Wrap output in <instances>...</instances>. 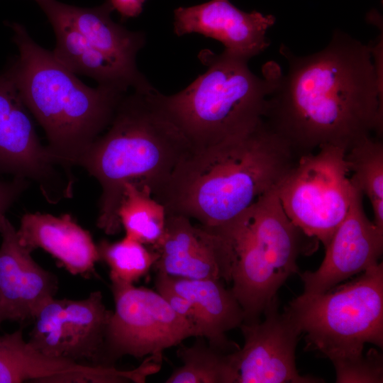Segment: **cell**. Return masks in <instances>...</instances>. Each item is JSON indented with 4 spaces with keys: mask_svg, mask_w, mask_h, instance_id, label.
Here are the masks:
<instances>
[{
    "mask_svg": "<svg viewBox=\"0 0 383 383\" xmlns=\"http://www.w3.org/2000/svg\"><path fill=\"white\" fill-rule=\"evenodd\" d=\"M34 1H35L36 3H37L38 4H39L40 2H42V1H44V0H34Z\"/></svg>",
    "mask_w": 383,
    "mask_h": 383,
    "instance_id": "31",
    "label": "cell"
},
{
    "mask_svg": "<svg viewBox=\"0 0 383 383\" xmlns=\"http://www.w3.org/2000/svg\"><path fill=\"white\" fill-rule=\"evenodd\" d=\"M0 306L6 320L32 321L39 309L55 297L56 276L40 266L23 245L6 216L0 218Z\"/></svg>",
    "mask_w": 383,
    "mask_h": 383,
    "instance_id": "16",
    "label": "cell"
},
{
    "mask_svg": "<svg viewBox=\"0 0 383 383\" xmlns=\"http://www.w3.org/2000/svg\"><path fill=\"white\" fill-rule=\"evenodd\" d=\"M307 347L328 357L335 370L361 358L364 345L383 346V265L353 281L313 296L301 294L285 307Z\"/></svg>",
    "mask_w": 383,
    "mask_h": 383,
    "instance_id": "7",
    "label": "cell"
},
{
    "mask_svg": "<svg viewBox=\"0 0 383 383\" xmlns=\"http://www.w3.org/2000/svg\"><path fill=\"white\" fill-rule=\"evenodd\" d=\"M155 286L156 291L164 298L177 315L192 321L196 326V311L192 303L188 299L178 294L156 278Z\"/></svg>",
    "mask_w": 383,
    "mask_h": 383,
    "instance_id": "27",
    "label": "cell"
},
{
    "mask_svg": "<svg viewBox=\"0 0 383 383\" xmlns=\"http://www.w3.org/2000/svg\"><path fill=\"white\" fill-rule=\"evenodd\" d=\"M191 346L179 345L177 356L182 361L166 383H238L234 352L226 353L206 343L203 337Z\"/></svg>",
    "mask_w": 383,
    "mask_h": 383,
    "instance_id": "22",
    "label": "cell"
},
{
    "mask_svg": "<svg viewBox=\"0 0 383 383\" xmlns=\"http://www.w3.org/2000/svg\"><path fill=\"white\" fill-rule=\"evenodd\" d=\"M192 150L162 106L157 90L126 93L106 131L79 163L101 187L97 226L107 235L119 233L124 184L148 186L153 195Z\"/></svg>",
    "mask_w": 383,
    "mask_h": 383,
    "instance_id": "3",
    "label": "cell"
},
{
    "mask_svg": "<svg viewBox=\"0 0 383 383\" xmlns=\"http://www.w3.org/2000/svg\"><path fill=\"white\" fill-rule=\"evenodd\" d=\"M18 55L4 72L30 113L43 128L53 160L72 175L71 168L109 126L127 92L98 85L89 87L52 51L38 45L22 25H9Z\"/></svg>",
    "mask_w": 383,
    "mask_h": 383,
    "instance_id": "4",
    "label": "cell"
},
{
    "mask_svg": "<svg viewBox=\"0 0 383 383\" xmlns=\"http://www.w3.org/2000/svg\"><path fill=\"white\" fill-rule=\"evenodd\" d=\"M146 0H109L113 10H116L123 18L138 16L143 11Z\"/></svg>",
    "mask_w": 383,
    "mask_h": 383,
    "instance_id": "29",
    "label": "cell"
},
{
    "mask_svg": "<svg viewBox=\"0 0 383 383\" xmlns=\"http://www.w3.org/2000/svg\"><path fill=\"white\" fill-rule=\"evenodd\" d=\"M207 67L187 88L173 95L159 92L160 101L193 149L206 148L245 133L261 122L267 99L282 71L270 62L263 77L254 74L248 60L225 50L205 49L199 55Z\"/></svg>",
    "mask_w": 383,
    "mask_h": 383,
    "instance_id": "5",
    "label": "cell"
},
{
    "mask_svg": "<svg viewBox=\"0 0 383 383\" xmlns=\"http://www.w3.org/2000/svg\"><path fill=\"white\" fill-rule=\"evenodd\" d=\"M115 309L110 318L101 365L115 367L121 357L162 355L190 337H200L194 323L177 315L156 291L111 282Z\"/></svg>",
    "mask_w": 383,
    "mask_h": 383,
    "instance_id": "9",
    "label": "cell"
},
{
    "mask_svg": "<svg viewBox=\"0 0 383 383\" xmlns=\"http://www.w3.org/2000/svg\"><path fill=\"white\" fill-rule=\"evenodd\" d=\"M0 173L33 181L51 204L72 194L73 176L41 145L30 113L5 72L0 74Z\"/></svg>",
    "mask_w": 383,
    "mask_h": 383,
    "instance_id": "10",
    "label": "cell"
},
{
    "mask_svg": "<svg viewBox=\"0 0 383 383\" xmlns=\"http://www.w3.org/2000/svg\"><path fill=\"white\" fill-rule=\"evenodd\" d=\"M6 316H5L4 312H3V311H2V309H1V306H0V324H1L3 321H6Z\"/></svg>",
    "mask_w": 383,
    "mask_h": 383,
    "instance_id": "30",
    "label": "cell"
},
{
    "mask_svg": "<svg viewBox=\"0 0 383 383\" xmlns=\"http://www.w3.org/2000/svg\"><path fill=\"white\" fill-rule=\"evenodd\" d=\"M55 5L96 49L128 70L140 72L136 56L145 43V34L115 23L111 18L113 9L109 0L94 8L78 7L57 0Z\"/></svg>",
    "mask_w": 383,
    "mask_h": 383,
    "instance_id": "20",
    "label": "cell"
},
{
    "mask_svg": "<svg viewBox=\"0 0 383 383\" xmlns=\"http://www.w3.org/2000/svg\"><path fill=\"white\" fill-rule=\"evenodd\" d=\"M51 24L56 45V59L74 74L94 79L99 85L127 92L128 89L147 91L153 87L141 73L132 72L93 46L57 9L55 0L39 4Z\"/></svg>",
    "mask_w": 383,
    "mask_h": 383,
    "instance_id": "17",
    "label": "cell"
},
{
    "mask_svg": "<svg viewBox=\"0 0 383 383\" xmlns=\"http://www.w3.org/2000/svg\"><path fill=\"white\" fill-rule=\"evenodd\" d=\"M234 255L231 289L245 323L259 320L286 280L299 272V256L311 250L304 234L285 213L276 188L217 233Z\"/></svg>",
    "mask_w": 383,
    "mask_h": 383,
    "instance_id": "6",
    "label": "cell"
},
{
    "mask_svg": "<svg viewBox=\"0 0 383 383\" xmlns=\"http://www.w3.org/2000/svg\"><path fill=\"white\" fill-rule=\"evenodd\" d=\"M383 358L372 348L365 355L335 371L338 383H379L383 381Z\"/></svg>",
    "mask_w": 383,
    "mask_h": 383,
    "instance_id": "26",
    "label": "cell"
},
{
    "mask_svg": "<svg viewBox=\"0 0 383 383\" xmlns=\"http://www.w3.org/2000/svg\"><path fill=\"white\" fill-rule=\"evenodd\" d=\"M165 232L152 248L158 254L154 265L157 273L194 279L231 282L234 255L222 237L191 219L167 214Z\"/></svg>",
    "mask_w": 383,
    "mask_h": 383,
    "instance_id": "14",
    "label": "cell"
},
{
    "mask_svg": "<svg viewBox=\"0 0 383 383\" xmlns=\"http://www.w3.org/2000/svg\"><path fill=\"white\" fill-rule=\"evenodd\" d=\"M280 52L289 70L267 99L263 120L296 157L333 145L346 152L382 133V77L374 48L335 31L322 50Z\"/></svg>",
    "mask_w": 383,
    "mask_h": 383,
    "instance_id": "1",
    "label": "cell"
},
{
    "mask_svg": "<svg viewBox=\"0 0 383 383\" xmlns=\"http://www.w3.org/2000/svg\"><path fill=\"white\" fill-rule=\"evenodd\" d=\"M362 196L356 189L345 218L325 248L320 267L300 274L304 287L302 294L324 293L379 263L383 251V229L366 216Z\"/></svg>",
    "mask_w": 383,
    "mask_h": 383,
    "instance_id": "13",
    "label": "cell"
},
{
    "mask_svg": "<svg viewBox=\"0 0 383 383\" xmlns=\"http://www.w3.org/2000/svg\"><path fill=\"white\" fill-rule=\"evenodd\" d=\"M79 366L49 357L23 338L22 329L0 335V383H72Z\"/></svg>",
    "mask_w": 383,
    "mask_h": 383,
    "instance_id": "21",
    "label": "cell"
},
{
    "mask_svg": "<svg viewBox=\"0 0 383 383\" xmlns=\"http://www.w3.org/2000/svg\"><path fill=\"white\" fill-rule=\"evenodd\" d=\"M111 314L100 291L80 300L53 297L34 316L28 341L51 357L101 365Z\"/></svg>",
    "mask_w": 383,
    "mask_h": 383,
    "instance_id": "11",
    "label": "cell"
},
{
    "mask_svg": "<svg viewBox=\"0 0 383 383\" xmlns=\"http://www.w3.org/2000/svg\"><path fill=\"white\" fill-rule=\"evenodd\" d=\"M99 260L109 268L111 282L134 284L154 267L157 252L128 235L109 242L102 240L96 245Z\"/></svg>",
    "mask_w": 383,
    "mask_h": 383,
    "instance_id": "25",
    "label": "cell"
},
{
    "mask_svg": "<svg viewBox=\"0 0 383 383\" xmlns=\"http://www.w3.org/2000/svg\"><path fill=\"white\" fill-rule=\"evenodd\" d=\"M17 234L23 245L32 251L44 250L73 275L89 277L96 273L99 261L97 245L90 233L70 214L25 213Z\"/></svg>",
    "mask_w": 383,
    "mask_h": 383,
    "instance_id": "18",
    "label": "cell"
},
{
    "mask_svg": "<svg viewBox=\"0 0 383 383\" xmlns=\"http://www.w3.org/2000/svg\"><path fill=\"white\" fill-rule=\"evenodd\" d=\"M155 278L192 303L199 336L209 344L226 353L240 348L228 339L226 333L240 326L244 313L232 291L226 289L221 280L187 279L161 273H157Z\"/></svg>",
    "mask_w": 383,
    "mask_h": 383,
    "instance_id": "19",
    "label": "cell"
},
{
    "mask_svg": "<svg viewBox=\"0 0 383 383\" xmlns=\"http://www.w3.org/2000/svg\"><path fill=\"white\" fill-rule=\"evenodd\" d=\"M118 216L126 235L153 248L163 235L167 215L150 187L128 182L123 186Z\"/></svg>",
    "mask_w": 383,
    "mask_h": 383,
    "instance_id": "23",
    "label": "cell"
},
{
    "mask_svg": "<svg viewBox=\"0 0 383 383\" xmlns=\"http://www.w3.org/2000/svg\"><path fill=\"white\" fill-rule=\"evenodd\" d=\"M265 319L243 322L239 327L243 348L234 352L238 383H314L322 379L301 376L295 350L301 334L290 313L279 311L276 297L263 312Z\"/></svg>",
    "mask_w": 383,
    "mask_h": 383,
    "instance_id": "12",
    "label": "cell"
},
{
    "mask_svg": "<svg viewBox=\"0 0 383 383\" xmlns=\"http://www.w3.org/2000/svg\"><path fill=\"white\" fill-rule=\"evenodd\" d=\"M274 22L272 15L245 12L229 0H211L174 11L177 35L200 33L220 41L226 52L248 61L267 48L266 33Z\"/></svg>",
    "mask_w": 383,
    "mask_h": 383,
    "instance_id": "15",
    "label": "cell"
},
{
    "mask_svg": "<svg viewBox=\"0 0 383 383\" xmlns=\"http://www.w3.org/2000/svg\"><path fill=\"white\" fill-rule=\"evenodd\" d=\"M29 182L13 177L11 180L0 179V218L18 199L28 186Z\"/></svg>",
    "mask_w": 383,
    "mask_h": 383,
    "instance_id": "28",
    "label": "cell"
},
{
    "mask_svg": "<svg viewBox=\"0 0 383 383\" xmlns=\"http://www.w3.org/2000/svg\"><path fill=\"white\" fill-rule=\"evenodd\" d=\"M353 185L370 199L373 223L383 229V143L380 138L367 137L346 152Z\"/></svg>",
    "mask_w": 383,
    "mask_h": 383,
    "instance_id": "24",
    "label": "cell"
},
{
    "mask_svg": "<svg viewBox=\"0 0 383 383\" xmlns=\"http://www.w3.org/2000/svg\"><path fill=\"white\" fill-rule=\"evenodd\" d=\"M297 157L262 120L217 144L193 149L153 194L167 214L216 233L277 187Z\"/></svg>",
    "mask_w": 383,
    "mask_h": 383,
    "instance_id": "2",
    "label": "cell"
},
{
    "mask_svg": "<svg viewBox=\"0 0 383 383\" xmlns=\"http://www.w3.org/2000/svg\"><path fill=\"white\" fill-rule=\"evenodd\" d=\"M345 154L343 148L327 145L303 155L276 187L290 221L325 248L345 218L356 189Z\"/></svg>",
    "mask_w": 383,
    "mask_h": 383,
    "instance_id": "8",
    "label": "cell"
}]
</instances>
